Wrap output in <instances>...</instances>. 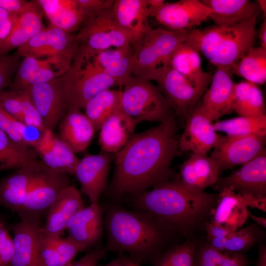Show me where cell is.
<instances>
[{
    "label": "cell",
    "instance_id": "cell-1",
    "mask_svg": "<svg viewBox=\"0 0 266 266\" xmlns=\"http://www.w3.org/2000/svg\"><path fill=\"white\" fill-rule=\"evenodd\" d=\"M178 130L173 113L158 126L134 133L116 153L110 197L118 200L125 195L134 196L170 180L174 176L172 163L180 152Z\"/></svg>",
    "mask_w": 266,
    "mask_h": 266
},
{
    "label": "cell",
    "instance_id": "cell-2",
    "mask_svg": "<svg viewBox=\"0 0 266 266\" xmlns=\"http://www.w3.org/2000/svg\"><path fill=\"white\" fill-rule=\"evenodd\" d=\"M134 197L135 210L149 213L171 233L186 237L203 228L216 205L218 193L191 190L174 175Z\"/></svg>",
    "mask_w": 266,
    "mask_h": 266
},
{
    "label": "cell",
    "instance_id": "cell-3",
    "mask_svg": "<svg viewBox=\"0 0 266 266\" xmlns=\"http://www.w3.org/2000/svg\"><path fill=\"white\" fill-rule=\"evenodd\" d=\"M103 213L106 250L126 255L139 265H154L172 234L144 211L110 205Z\"/></svg>",
    "mask_w": 266,
    "mask_h": 266
},
{
    "label": "cell",
    "instance_id": "cell-4",
    "mask_svg": "<svg viewBox=\"0 0 266 266\" xmlns=\"http://www.w3.org/2000/svg\"><path fill=\"white\" fill-rule=\"evenodd\" d=\"M256 24L257 18H254L232 25L194 28L187 42L217 68L231 73L232 67L254 46Z\"/></svg>",
    "mask_w": 266,
    "mask_h": 266
},
{
    "label": "cell",
    "instance_id": "cell-5",
    "mask_svg": "<svg viewBox=\"0 0 266 266\" xmlns=\"http://www.w3.org/2000/svg\"><path fill=\"white\" fill-rule=\"evenodd\" d=\"M190 30L153 29L133 46L134 66L133 76L155 81L178 46L187 40Z\"/></svg>",
    "mask_w": 266,
    "mask_h": 266
},
{
    "label": "cell",
    "instance_id": "cell-6",
    "mask_svg": "<svg viewBox=\"0 0 266 266\" xmlns=\"http://www.w3.org/2000/svg\"><path fill=\"white\" fill-rule=\"evenodd\" d=\"M120 90V107L138 123L163 122L173 113L158 86L132 76Z\"/></svg>",
    "mask_w": 266,
    "mask_h": 266
},
{
    "label": "cell",
    "instance_id": "cell-7",
    "mask_svg": "<svg viewBox=\"0 0 266 266\" xmlns=\"http://www.w3.org/2000/svg\"><path fill=\"white\" fill-rule=\"evenodd\" d=\"M61 79L69 107L79 109H84L100 92L118 86L114 79L93 65L89 57L77 53Z\"/></svg>",
    "mask_w": 266,
    "mask_h": 266
},
{
    "label": "cell",
    "instance_id": "cell-8",
    "mask_svg": "<svg viewBox=\"0 0 266 266\" xmlns=\"http://www.w3.org/2000/svg\"><path fill=\"white\" fill-rule=\"evenodd\" d=\"M112 8L102 10L85 20L76 34V53L90 56L107 49L131 45L116 23Z\"/></svg>",
    "mask_w": 266,
    "mask_h": 266
},
{
    "label": "cell",
    "instance_id": "cell-9",
    "mask_svg": "<svg viewBox=\"0 0 266 266\" xmlns=\"http://www.w3.org/2000/svg\"><path fill=\"white\" fill-rule=\"evenodd\" d=\"M70 185L69 175L50 169L44 165L32 183L18 214L41 218L60 193Z\"/></svg>",
    "mask_w": 266,
    "mask_h": 266
},
{
    "label": "cell",
    "instance_id": "cell-10",
    "mask_svg": "<svg viewBox=\"0 0 266 266\" xmlns=\"http://www.w3.org/2000/svg\"><path fill=\"white\" fill-rule=\"evenodd\" d=\"M155 81L173 114L182 121L185 120L204 93L174 69L169 63L163 67Z\"/></svg>",
    "mask_w": 266,
    "mask_h": 266
},
{
    "label": "cell",
    "instance_id": "cell-11",
    "mask_svg": "<svg viewBox=\"0 0 266 266\" xmlns=\"http://www.w3.org/2000/svg\"><path fill=\"white\" fill-rule=\"evenodd\" d=\"M72 61L61 56L22 57L11 88L25 90L34 85L57 78L68 70Z\"/></svg>",
    "mask_w": 266,
    "mask_h": 266
},
{
    "label": "cell",
    "instance_id": "cell-12",
    "mask_svg": "<svg viewBox=\"0 0 266 266\" xmlns=\"http://www.w3.org/2000/svg\"><path fill=\"white\" fill-rule=\"evenodd\" d=\"M266 136H222L210 157L215 162L219 173L242 166L266 151Z\"/></svg>",
    "mask_w": 266,
    "mask_h": 266
},
{
    "label": "cell",
    "instance_id": "cell-13",
    "mask_svg": "<svg viewBox=\"0 0 266 266\" xmlns=\"http://www.w3.org/2000/svg\"><path fill=\"white\" fill-rule=\"evenodd\" d=\"M221 138L200 100L185 120L183 131L178 138L179 150L206 154L218 144Z\"/></svg>",
    "mask_w": 266,
    "mask_h": 266
},
{
    "label": "cell",
    "instance_id": "cell-14",
    "mask_svg": "<svg viewBox=\"0 0 266 266\" xmlns=\"http://www.w3.org/2000/svg\"><path fill=\"white\" fill-rule=\"evenodd\" d=\"M78 46L76 34L49 25L16 51L22 57L61 56L73 60Z\"/></svg>",
    "mask_w": 266,
    "mask_h": 266
},
{
    "label": "cell",
    "instance_id": "cell-15",
    "mask_svg": "<svg viewBox=\"0 0 266 266\" xmlns=\"http://www.w3.org/2000/svg\"><path fill=\"white\" fill-rule=\"evenodd\" d=\"M211 187L215 191L229 189L240 195H266V151L228 175L219 176Z\"/></svg>",
    "mask_w": 266,
    "mask_h": 266
},
{
    "label": "cell",
    "instance_id": "cell-16",
    "mask_svg": "<svg viewBox=\"0 0 266 266\" xmlns=\"http://www.w3.org/2000/svg\"><path fill=\"white\" fill-rule=\"evenodd\" d=\"M213 10L199 0L165 2L151 10L150 17L167 29L191 30L208 19Z\"/></svg>",
    "mask_w": 266,
    "mask_h": 266
},
{
    "label": "cell",
    "instance_id": "cell-17",
    "mask_svg": "<svg viewBox=\"0 0 266 266\" xmlns=\"http://www.w3.org/2000/svg\"><path fill=\"white\" fill-rule=\"evenodd\" d=\"M28 89L45 130L53 131L69 108L61 76Z\"/></svg>",
    "mask_w": 266,
    "mask_h": 266
},
{
    "label": "cell",
    "instance_id": "cell-18",
    "mask_svg": "<svg viewBox=\"0 0 266 266\" xmlns=\"http://www.w3.org/2000/svg\"><path fill=\"white\" fill-rule=\"evenodd\" d=\"M111 160L109 154L102 152L86 155L79 160L74 175L91 203H99L106 189Z\"/></svg>",
    "mask_w": 266,
    "mask_h": 266
},
{
    "label": "cell",
    "instance_id": "cell-19",
    "mask_svg": "<svg viewBox=\"0 0 266 266\" xmlns=\"http://www.w3.org/2000/svg\"><path fill=\"white\" fill-rule=\"evenodd\" d=\"M20 221L12 226L14 252L12 266H41L38 239L43 226L41 218L20 216Z\"/></svg>",
    "mask_w": 266,
    "mask_h": 266
},
{
    "label": "cell",
    "instance_id": "cell-20",
    "mask_svg": "<svg viewBox=\"0 0 266 266\" xmlns=\"http://www.w3.org/2000/svg\"><path fill=\"white\" fill-rule=\"evenodd\" d=\"M112 10L116 23L132 46L152 29L148 0H115Z\"/></svg>",
    "mask_w": 266,
    "mask_h": 266
},
{
    "label": "cell",
    "instance_id": "cell-21",
    "mask_svg": "<svg viewBox=\"0 0 266 266\" xmlns=\"http://www.w3.org/2000/svg\"><path fill=\"white\" fill-rule=\"evenodd\" d=\"M43 166L41 161L37 159L0 179V204L18 213Z\"/></svg>",
    "mask_w": 266,
    "mask_h": 266
},
{
    "label": "cell",
    "instance_id": "cell-22",
    "mask_svg": "<svg viewBox=\"0 0 266 266\" xmlns=\"http://www.w3.org/2000/svg\"><path fill=\"white\" fill-rule=\"evenodd\" d=\"M232 75L225 69L217 68L209 88L203 94L201 103L212 122L233 111L236 83L232 78Z\"/></svg>",
    "mask_w": 266,
    "mask_h": 266
},
{
    "label": "cell",
    "instance_id": "cell-23",
    "mask_svg": "<svg viewBox=\"0 0 266 266\" xmlns=\"http://www.w3.org/2000/svg\"><path fill=\"white\" fill-rule=\"evenodd\" d=\"M103 210L99 203H90L78 211L69 221L66 237L89 247L97 245L103 233Z\"/></svg>",
    "mask_w": 266,
    "mask_h": 266
},
{
    "label": "cell",
    "instance_id": "cell-24",
    "mask_svg": "<svg viewBox=\"0 0 266 266\" xmlns=\"http://www.w3.org/2000/svg\"><path fill=\"white\" fill-rule=\"evenodd\" d=\"M33 148L47 167L74 175L79 159L64 141L54 135L52 131L46 129Z\"/></svg>",
    "mask_w": 266,
    "mask_h": 266
},
{
    "label": "cell",
    "instance_id": "cell-25",
    "mask_svg": "<svg viewBox=\"0 0 266 266\" xmlns=\"http://www.w3.org/2000/svg\"><path fill=\"white\" fill-rule=\"evenodd\" d=\"M84 207L78 190L72 185L68 186L60 193L49 209L42 228L43 232L48 236H61L70 219Z\"/></svg>",
    "mask_w": 266,
    "mask_h": 266
},
{
    "label": "cell",
    "instance_id": "cell-26",
    "mask_svg": "<svg viewBox=\"0 0 266 266\" xmlns=\"http://www.w3.org/2000/svg\"><path fill=\"white\" fill-rule=\"evenodd\" d=\"M88 56L96 68L114 79L118 86H124L133 76L134 55L132 45L107 49Z\"/></svg>",
    "mask_w": 266,
    "mask_h": 266
},
{
    "label": "cell",
    "instance_id": "cell-27",
    "mask_svg": "<svg viewBox=\"0 0 266 266\" xmlns=\"http://www.w3.org/2000/svg\"><path fill=\"white\" fill-rule=\"evenodd\" d=\"M219 175L217 165L210 156L206 154L193 153L180 166L178 176L189 189L203 192L215 184Z\"/></svg>",
    "mask_w": 266,
    "mask_h": 266
},
{
    "label": "cell",
    "instance_id": "cell-28",
    "mask_svg": "<svg viewBox=\"0 0 266 266\" xmlns=\"http://www.w3.org/2000/svg\"><path fill=\"white\" fill-rule=\"evenodd\" d=\"M138 124L119 106L99 130L98 143L102 152L110 154L119 151L134 134Z\"/></svg>",
    "mask_w": 266,
    "mask_h": 266
},
{
    "label": "cell",
    "instance_id": "cell-29",
    "mask_svg": "<svg viewBox=\"0 0 266 266\" xmlns=\"http://www.w3.org/2000/svg\"><path fill=\"white\" fill-rule=\"evenodd\" d=\"M169 64L194 86L205 92L213 74L203 71L200 53L187 41L176 48L169 59Z\"/></svg>",
    "mask_w": 266,
    "mask_h": 266
},
{
    "label": "cell",
    "instance_id": "cell-30",
    "mask_svg": "<svg viewBox=\"0 0 266 266\" xmlns=\"http://www.w3.org/2000/svg\"><path fill=\"white\" fill-rule=\"evenodd\" d=\"M59 125L61 139L75 153L87 149L96 132L84 113L76 107H70Z\"/></svg>",
    "mask_w": 266,
    "mask_h": 266
},
{
    "label": "cell",
    "instance_id": "cell-31",
    "mask_svg": "<svg viewBox=\"0 0 266 266\" xmlns=\"http://www.w3.org/2000/svg\"><path fill=\"white\" fill-rule=\"evenodd\" d=\"M43 12L37 0L29 1L22 12L9 37L0 47V54H8L18 48L43 30Z\"/></svg>",
    "mask_w": 266,
    "mask_h": 266
},
{
    "label": "cell",
    "instance_id": "cell-32",
    "mask_svg": "<svg viewBox=\"0 0 266 266\" xmlns=\"http://www.w3.org/2000/svg\"><path fill=\"white\" fill-rule=\"evenodd\" d=\"M213 10L208 19L217 25H232L257 18L261 12L256 1L249 0H201Z\"/></svg>",
    "mask_w": 266,
    "mask_h": 266
},
{
    "label": "cell",
    "instance_id": "cell-33",
    "mask_svg": "<svg viewBox=\"0 0 266 266\" xmlns=\"http://www.w3.org/2000/svg\"><path fill=\"white\" fill-rule=\"evenodd\" d=\"M219 192L216 205L210 213V221L233 232L246 222L249 212L233 191L224 188Z\"/></svg>",
    "mask_w": 266,
    "mask_h": 266
},
{
    "label": "cell",
    "instance_id": "cell-34",
    "mask_svg": "<svg viewBox=\"0 0 266 266\" xmlns=\"http://www.w3.org/2000/svg\"><path fill=\"white\" fill-rule=\"evenodd\" d=\"M50 25L71 33L87 19L76 0H37Z\"/></svg>",
    "mask_w": 266,
    "mask_h": 266
},
{
    "label": "cell",
    "instance_id": "cell-35",
    "mask_svg": "<svg viewBox=\"0 0 266 266\" xmlns=\"http://www.w3.org/2000/svg\"><path fill=\"white\" fill-rule=\"evenodd\" d=\"M233 109L240 116H266L264 97L259 86L247 81L235 84Z\"/></svg>",
    "mask_w": 266,
    "mask_h": 266
},
{
    "label": "cell",
    "instance_id": "cell-36",
    "mask_svg": "<svg viewBox=\"0 0 266 266\" xmlns=\"http://www.w3.org/2000/svg\"><path fill=\"white\" fill-rule=\"evenodd\" d=\"M231 73L258 85L266 81V49L252 47L231 68Z\"/></svg>",
    "mask_w": 266,
    "mask_h": 266
},
{
    "label": "cell",
    "instance_id": "cell-37",
    "mask_svg": "<svg viewBox=\"0 0 266 266\" xmlns=\"http://www.w3.org/2000/svg\"><path fill=\"white\" fill-rule=\"evenodd\" d=\"M120 90L110 89L102 91L91 99L84 109L95 131L120 106Z\"/></svg>",
    "mask_w": 266,
    "mask_h": 266
},
{
    "label": "cell",
    "instance_id": "cell-38",
    "mask_svg": "<svg viewBox=\"0 0 266 266\" xmlns=\"http://www.w3.org/2000/svg\"><path fill=\"white\" fill-rule=\"evenodd\" d=\"M37 157L32 147L15 143L0 129V171L18 169Z\"/></svg>",
    "mask_w": 266,
    "mask_h": 266
},
{
    "label": "cell",
    "instance_id": "cell-39",
    "mask_svg": "<svg viewBox=\"0 0 266 266\" xmlns=\"http://www.w3.org/2000/svg\"><path fill=\"white\" fill-rule=\"evenodd\" d=\"M216 132L233 137L249 135L266 136V116H239L213 123Z\"/></svg>",
    "mask_w": 266,
    "mask_h": 266
},
{
    "label": "cell",
    "instance_id": "cell-40",
    "mask_svg": "<svg viewBox=\"0 0 266 266\" xmlns=\"http://www.w3.org/2000/svg\"><path fill=\"white\" fill-rule=\"evenodd\" d=\"M244 253L219 251L207 243L198 244L195 253L194 266H248Z\"/></svg>",
    "mask_w": 266,
    "mask_h": 266
},
{
    "label": "cell",
    "instance_id": "cell-41",
    "mask_svg": "<svg viewBox=\"0 0 266 266\" xmlns=\"http://www.w3.org/2000/svg\"><path fill=\"white\" fill-rule=\"evenodd\" d=\"M265 236V233L256 224L247 226L233 232L227 238L224 252L244 253L260 243Z\"/></svg>",
    "mask_w": 266,
    "mask_h": 266
},
{
    "label": "cell",
    "instance_id": "cell-42",
    "mask_svg": "<svg viewBox=\"0 0 266 266\" xmlns=\"http://www.w3.org/2000/svg\"><path fill=\"white\" fill-rule=\"evenodd\" d=\"M8 114L0 103V129L12 141L19 144L33 147L38 139L33 136V130Z\"/></svg>",
    "mask_w": 266,
    "mask_h": 266
},
{
    "label": "cell",
    "instance_id": "cell-43",
    "mask_svg": "<svg viewBox=\"0 0 266 266\" xmlns=\"http://www.w3.org/2000/svg\"><path fill=\"white\" fill-rule=\"evenodd\" d=\"M198 242L189 240L168 248L157 260L154 266H194L195 251Z\"/></svg>",
    "mask_w": 266,
    "mask_h": 266
},
{
    "label": "cell",
    "instance_id": "cell-44",
    "mask_svg": "<svg viewBox=\"0 0 266 266\" xmlns=\"http://www.w3.org/2000/svg\"><path fill=\"white\" fill-rule=\"evenodd\" d=\"M48 236L55 250L59 266H66L71 263L76 256L87 248L67 237Z\"/></svg>",
    "mask_w": 266,
    "mask_h": 266
},
{
    "label": "cell",
    "instance_id": "cell-45",
    "mask_svg": "<svg viewBox=\"0 0 266 266\" xmlns=\"http://www.w3.org/2000/svg\"><path fill=\"white\" fill-rule=\"evenodd\" d=\"M21 58L16 51L11 54H0V94L4 88L12 87L13 78Z\"/></svg>",
    "mask_w": 266,
    "mask_h": 266
},
{
    "label": "cell",
    "instance_id": "cell-46",
    "mask_svg": "<svg viewBox=\"0 0 266 266\" xmlns=\"http://www.w3.org/2000/svg\"><path fill=\"white\" fill-rule=\"evenodd\" d=\"M0 103L5 111L24 124V106L19 90L12 89L1 92Z\"/></svg>",
    "mask_w": 266,
    "mask_h": 266
},
{
    "label": "cell",
    "instance_id": "cell-47",
    "mask_svg": "<svg viewBox=\"0 0 266 266\" xmlns=\"http://www.w3.org/2000/svg\"><path fill=\"white\" fill-rule=\"evenodd\" d=\"M19 91L24 106V124L29 127L37 129L42 133L45 129L41 116L33 102L29 90L27 89Z\"/></svg>",
    "mask_w": 266,
    "mask_h": 266
},
{
    "label": "cell",
    "instance_id": "cell-48",
    "mask_svg": "<svg viewBox=\"0 0 266 266\" xmlns=\"http://www.w3.org/2000/svg\"><path fill=\"white\" fill-rule=\"evenodd\" d=\"M14 252L13 239L0 219V266H12Z\"/></svg>",
    "mask_w": 266,
    "mask_h": 266
},
{
    "label": "cell",
    "instance_id": "cell-49",
    "mask_svg": "<svg viewBox=\"0 0 266 266\" xmlns=\"http://www.w3.org/2000/svg\"><path fill=\"white\" fill-rule=\"evenodd\" d=\"M20 15L0 8V47L9 37Z\"/></svg>",
    "mask_w": 266,
    "mask_h": 266
},
{
    "label": "cell",
    "instance_id": "cell-50",
    "mask_svg": "<svg viewBox=\"0 0 266 266\" xmlns=\"http://www.w3.org/2000/svg\"><path fill=\"white\" fill-rule=\"evenodd\" d=\"M86 18L102 10L113 6L115 0H76Z\"/></svg>",
    "mask_w": 266,
    "mask_h": 266
},
{
    "label": "cell",
    "instance_id": "cell-51",
    "mask_svg": "<svg viewBox=\"0 0 266 266\" xmlns=\"http://www.w3.org/2000/svg\"><path fill=\"white\" fill-rule=\"evenodd\" d=\"M106 251L105 247L97 245L92 250L66 266H98V262L105 255Z\"/></svg>",
    "mask_w": 266,
    "mask_h": 266
},
{
    "label": "cell",
    "instance_id": "cell-52",
    "mask_svg": "<svg viewBox=\"0 0 266 266\" xmlns=\"http://www.w3.org/2000/svg\"><path fill=\"white\" fill-rule=\"evenodd\" d=\"M236 194L245 207H251L264 212H266V195L258 196L252 195H240L237 193Z\"/></svg>",
    "mask_w": 266,
    "mask_h": 266
},
{
    "label": "cell",
    "instance_id": "cell-53",
    "mask_svg": "<svg viewBox=\"0 0 266 266\" xmlns=\"http://www.w3.org/2000/svg\"><path fill=\"white\" fill-rule=\"evenodd\" d=\"M29 1L25 0H0V8L21 14L27 7Z\"/></svg>",
    "mask_w": 266,
    "mask_h": 266
},
{
    "label": "cell",
    "instance_id": "cell-54",
    "mask_svg": "<svg viewBox=\"0 0 266 266\" xmlns=\"http://www.w3.org/2000/svg\"><path fill=\"white\" fill-rule=\"evenodd\" d=\"M203 228L207 233V236L209 237H228L233 233L220 225L212 223L210 221H207L204 223Z\"/></svg>",
    "mask_w": 266,
    "mask_h": 266
},
{
    "label": "cell",
    "instance_id": "cell-55",
    "mask_svg": "<svg viewBox=\"0 0 266 266\" xmlns=\"http://www.w3.org/2000/svg\"><path fill=\"white\" fill-rule=\"evenodd\" d=\"M226 237L207 236V243L214 249L224 252L227 240Z\"/></svg>",
    "mask_w": 266,
    "mask_h": 266
},
{
    "label": "cell",
    "instance_id": "cell-56",
    "mask_svg": "<svg viewBox=\"0 0 266 266\" xmlns=\"http://www.w3.org/2000/svg\"><path fill=\"white\" fill-rule=\"evenodd\" d=\"M255 266H266V247L261 243L258 247V257Z\"/></svg>",
    "mask_w": 266,
    "mask_h": 266
},
{
    "label": "cell",
    "instance_id": "cell-57",
    "mask_svg": "<svg viewBox=\"0 0 266 266\" xmlns=\"http://www.w3.org/2000/svg\"><path fill=\"white\" fill-rule=\"evenodd\" d=\"M258 37L260 46L266 49V19L265 18L262 22L258 31Z\"/></svg>",
    "mask_w": 266,
    "mask_h": 266
},
{
    "label": "cell",
    "instance_id": "cell-58",
    "mask_svg": "<svg viewBox=\"0 0 266 266\" xmlns=\"http://www.w3.org/2000/svg\"><path fill=\"white\" fill-rule=\"evenodd\" d=\"M119 256L121 266H140V265L126 255L120 254Z\"/></svg>",
    "mask_w": 266,
    "mask_h": 266
},
{
    "label": "cell",
    "instance_id": "cell-59",
    "mask_svg": "<svg viewBox=\"0 0 266 266\" xmlns=\"http://www.w3.org/2000/svg\"><path fill=\"white\" fill-rule=\"evenodd\" d=\"M249 217L254 220L258 226L264 228H266V219L263 217L256 216L251 212H249Z\"/></svg>",
    "mask_w": 266,
    "mask_h": 266
},
{
    "label": "cell",
    "instance_id": "cell-60",
    "mask_svg": "<svg viewBox=\"0 0 266 266\" xmlns=\"http://www.w3.org/2000/svg\"><path fill=\"white\" fill-rule=\"evenodd\" d=\"M121 266V259L120 256H119L116 259H114L111 261L110 262L102 266Z\"/></svg>",
    "mask_w": 266,
    "mask_h": 266
},
{
    "label": "cell",
    "instance_id": "cell-61",
    "mask_svg": "<svg viewBox=\"0 0 266 266\" xmlns=\"http://www.w3.org/2000/svg\"><path fill=\"white\" fill-rule=\"evenodd\" d=\"M261 11L263 13L266 17V0H256Z\"/></svg>",
    "mask_w": 266,
    "mask_h": 266
},
{
    "label": "cell",
    "instance_id": "cell-62",
    "mask_svg": "<svg viewBox=\"0 0 266 266\" xmlns=\"http://www.w3.org/2000/svg\"></svg>",
    "mask_w": 266,
    "mask_h": 266
}]
</instances>
